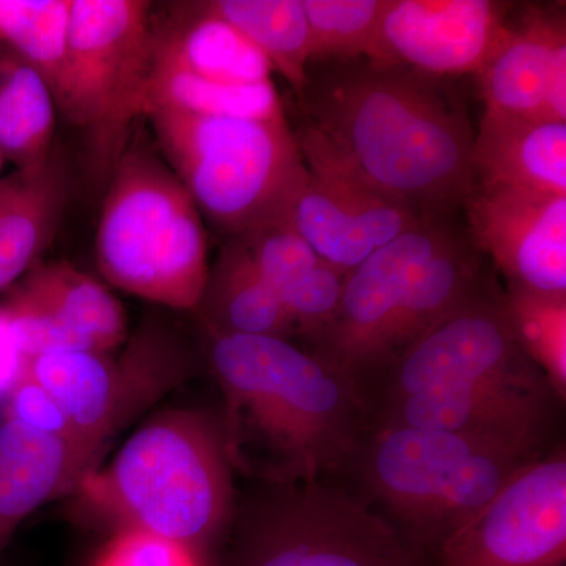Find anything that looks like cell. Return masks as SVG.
Masks as SVG:
<instances>
[{"label": "cell", "instance_id": "cell-18", "mask_svg": "<svg viewBox=\"0 0 566 566\" xmlns=\"http://www.w3.org/2000/svg\"><path fill=\"white\" fill-rule=\"evenodd\" d=\"M476 77L486 111L566 122L564 10L532 6L506 21Z\"/></svg>", "mask_w": 566, "mask_h": 566}, {"label": "cell", "instance_id": "cell-20", "mask_svg": "<svg viewBox=\"0 0 566 566\" xmlns=\"http://www.w3.org/2000/svg\"><path fill=\"white\" fill-rule=\"evenodd\" d=\"M471 161L475 186L566 196V122L485 109Z\"/></svg>", "mask_w": 566, "mask_h": 566}, {"label": "cell", "instance_id": "cell-2", "mask_svg": "<svg viewBox=\"0 0 566 566\" xmlns=\"http://www.w3.org/2000/svg\"><path fill=\"white\" fill-rule=\"evenodd\" d=\"M233 471L259 483L318 482L352 465L367 411L356 387L286 338L208 335Z\"/></svg>", "mask_w": 566, "mask_h": 566}, {"label": "cell", "instance_id": "cell-1", "mask_svg": "<svg viewBox=\"0 0 566 566\" xmlns=\"http://www.w3.org/2000/svg\"><path fill=\"white\" fill-rule=\"evenodd\" d=\"M322 134L376 192L423 221H453L475 189L474 129L442 77L363 61L308 66L297 95Z\"/></svg>", "mask_w": 566, "mask_h": 566}, {"label": "cell", "instance_id": "cell-12", "mask_svg": "<svg viewBox=\"0 0 566 566\" xmlns=\"http://www.w3.org/2000/svg\"><path fill=\"white\" fill-rule=\"evenodd\" d=\"M434 566H566L564 447L510 476L439 545Z\"/></svg>", "mask_w": 566, "mask_h": 566}, {"label": "cell", "instance_id": "cell-6", "mask_svg": "<svg viewBox=\"0 0 566 566\" xmlns=\"http://www.w3.org/2000/svg\"><path fill=\"white\" fill-rule=\"evenodd\" d=\"M96 262L107 282L140 300L196 311L207 285L203 216L174 170L142 145L107 181Z\"/></svg>", "mask_w": 566, "mask_h": 566}, {"label": "cell", "instance_id": "cell-21", "mask_svg": "<svg viewBox=\"0 0 566 566\" xmlns=\"http://www.w3.org/2000/svg\"><path fill=\"white\" fill-rule=\"evenodd\" d=\"M65 202V172L55 156L39 170H14L0 180V293L39 264L57 232Z\"/></svg>", "mask_w": 566, "mask_h": 566}, {"label": "cell", "instance_id": "cell-35", "mask_svg": "<svg viewBox=\"0 0 566 566\" xmlns=\"http://www.w3.org/2000/svg\"><path fill=\"white\" fill-rule=\"evenodd\" d=\"M25 367V357L21 353L7 315L0 307V397H7Z\"/></svg>", "mask_w": 566, "mask_h": 566}, {"label": "cell", "instance_id": "cell-3", "mask_svg": "<svg viewBox=\"0 0 566 566\" xmlns=\"http://www.w3.org/2000/svg\"><path fill=\"white\" fill-rule=\"evenodd\" d=\"M76 493L115 532L169 539L211 566L237 506L221 417L197 409L153 416Z\"/></svg>", "mask_w": 566, "mask_h": 566}, {"label": "cell", "instance_id": "cell-16", "mask_svg": "<svg viewBox=\"0 0 566 566\" xmlns=\"http://www.w3.org/2000/svg\"><path fill=\"white\" fill-rule=\"evenodd\" d=\"M560 401L551 386L468 385L389 398L367 416H375L374 427L483 436L545 455Z\"/></svg>", "mask_w": 566, "mask_h": 566}, {"label": "cell", "instance_id": "cell-28", "mask_svg": "<svg viewBox=\"0 0 566 566\" xmlns=\"http://www.w3.org/2000/svg\"><path fill=\"white\" fill-rule=\"evenodd\" d=\"M311 31V65L378 62L387 0H303Z\"/></svg>", "mask_w": 566, "mask_h": 566}, {"label": "cell", "instance_id": "cell-32", "mask_svg": "<svg viewBox=\"0 0 566 566\" xmlns=\"http://www.w3.org/2000/svg\"><path fill=\"white\" fill-rule=\"evenodd\" d=\"M348 274L319 260L303 281L282 297L283 307L292 316L296 334L308 344L329 327L340 307Z\"/></svg>", "mask_w": 566, "mask_h": 566}, {"label": "cell", "instance_id": "cell-19", "mask_svg": "<svg viewBox=\"0 0 566 566\" xmlns=\"http://www.w3.org/2000/svg\"><path fill=\"white\" fill-rule=\"evenodd\" d=\"M95 465L80 447L17 420L0 423V556L40 506L76 493Z\"/></svg>", "mask_w": 566, "mask_h": 566}, {"label": "cell", "instance_id": "cell-34", "mask_svg": "<svg viewBox=\"0 0 566 566\" xmlns=\"http://www.w3.org/2000/svg\"><path fill=\"white\" fill-rule=\"evenodd\" d=\"M93 566H205L186 547L144 534V532H115Z\"/></svg>", "mask_w": 566, "mask_h": 566}, {"label": "cell", "instance_id": "cell-29", "mask_svg": "<svg viewBox=\"0 0 566 566\" xmlns=\"http://www.w3.org/2000/svg\"><path fill=\"white\" fill-rule=\"evenodd\" d=\"M506 318L517 346L545 374L558 397H566V294L506 285Z\"/></svg>", "mask_w": 566, "mask_h": 566}, {"label": "cell", "instance_id": "cell-7", "mask_svg": "<svg viewBox=\"0 0 566 566\" xmlns=\"http://www.w3.org/2000/svg\"><path fill=\"white\" fill-rule=\"evenodd\" d=\"M222 566H434L367 502L318 482L259 483L234 506Z\"/></svg>", "mask_w": 566, "mask_h": 566}, {"label": "cell", "instance_id": "cell-14", "mask_svg": "<svg viewBox=\"0 0 566 566\" xmlns=\"http://www.w3.org/2000/svg\"><path fill=\"white\" fill-rule=\"evenodd\" d=\"M6 303L25 359L59 352L111 353L128 338L120 301L69 262L39 263Z\"/></svg>", "mask_w": 566, "mask_h": 566}, {"label": "cell", "instance_id": "cell-22", "mask_svg": "<svg viewBox=\"0 0 566 566\" xmlns=\"http://www.w3.org/2000/svg\"><path fill=\"white\" fill-rule=\"evenodd\" d=\"M488 281L482 253L476 251L468 233L457 230L409 286L387 335L385 364L378 379L409 345L468 303Z\"/></svg>", "mask_w": 566, "mask_h": 566}, {"label": "cell", "instance_id": "cell-24", "mask_svg": "<svg viewBox=\"0 0 566 566\" xmlns=\"http://www.w3.org/2000/svg\"><path fill=\"white\" fill-rule=\"evenodd\" d=\"M196 14L172 28H155V57L219 84L252 87L273 82V66L229 22L193 6Z\"/></svg>", "mask_w": 566, "mask_h": 566}, {"label": "cell", "instance_id": "cell-9", "mask_svg": "<svg viewBox=\"0 0 566 566\" xmlns=\"http://www.w3.org/2000/svg\"><path fill=\"white\" fill-rule=\"evenodd\" d=\"M123 345L117 356L59 352L25 359V371L59 401L98 468L129 423L196 371L188 346L163 324L144 323Z\"/></svg>", "mask_w": 566, "mask_h": 566}, {"label": "cell", "instance_id": "cell-15", "mask_svg": "<svg viewBox=\"0 0 566 566\" xmlns=\"http://www.w3.org/2000/svg\"><path fill=\"white\" fill-rule=\"evenodd\" d=\"M463 211L469 240L506 285L566 294V196L475 186Z\"/></svg>", "mask_w": 566, "mask_h": 566}, {"label": "cell", "instance_id": "cell-30", "mask_svg": "<svg viewBox=\"0 0 566 566\" xmlns=\"http://www.w3.org/2000/svg\"><path fill=\"white\" fill-rule=\"evenodd\" d=\"M71 0H0V41L50 82L69 40Z\"/></svg>", "mask_w": 566, "mask_h": 566}, {"label": "cell", "instance_id": "cell-25", "mask_svg": "<svg viewBox=\"0 0 566 566\" xmlns=\"http://www.w3.org/2000/svg\"><path fill=\"white\" fill-rule=\"evenodd\" d=\"M54 93L31 63L17 54L0 55V155L18 172H32L54 156Z\"/></svg>", "mask_w": 566, "mask_h": 566}, {"label": "cell", "instance_id": "cell-26", "mask_svg": "<svg viewBox=\"0 0 566 566\" xmlns=\"http://www.w3.org/2000/svg\"><path fill=\"white\" fill-rule=\"evenodd\" d=\"M202 6L259 48L296 95L303 92L311 66V31L303 0H214Z\"/></svg>", "mask_w": 566, "mask_h": 566}, {"label": "cell", "instance_id": "cell-27", "mask_svg": "<svg viewBox=\"0 0 566 566\" xmlns=\"http://www.w3.org/2000/svg\"><path fill=\"white\" fill-rule=\"evenodd\" d=\"M159 109L253 120L285 118L274 82L252 87L219 84L155 57L148 85L147 115Z\"/></svg>", "mask_w": 566, "mask_h": 566}, {"label": "cell", "instance_id": "cell-4", "mask_svg": "<svg viewBox=\"0 0 566 566\" xmlns=\"http://www.w3.org/2000/svg\"><path fill=\"white\" fill-rule=\"evenodd\" d=\"M539 457L483 436L374 427L349 468L365 493L397 521L398 531L427 553Z\"/></svg>", "mask_w": 566, "mask_h": 566}, {"label": "cell", "instance_id": "cell-10", "mask_svg": "<svg viewBox=\"0 0 566 566\" xmlns=\"http://www.w3.org/2000/svg\"><path fill=\"white\" fill-rule=\"evenodd\" d=\"M468 385L551 386L517 346L504 293L491 281L409 345L365 395L364 406L368 412L389 398Z\"/></svg>", "mask_w": 566, "mask_h": 566}, {"label": "cell", "instance_id": "cell-23", "mask_svg": "<svg viewBox=\"0 0 566 566\" xmlns=\"http://www.w3.org/2000/svg\"><path fill=\"white\" fill-rule=\"evenodd\" d=\"M207 335H259L290 340L292 316L266 285L243 241L223 249L196 311Z\"/></svg>", "mask_w": 566, "mask_h": 566}, {"label": "cell", "instance_id": "cell-33", "mask_svg": "<svg viewBox=\"0 0 566 566\" xmlns=\"http://www.w3.org/2000/svg\"><path fill=\"white\" fill-rule=\"evenodd\" d=\"M6 398V419L17 420L25 427L41 431V433L65 439L71 444L80 447L85 457L95 465V469H98V465L95 464L87 450L82 446L80 436L71 424L62 406L36 379H33L25 371V368Z\"/></svg>", "mask_w": 566, "mask_h": 566}, {"label": "cell", "instance_id": "cell-11", "mask_svg": "<svg viewBox=\"0 0 566 566\" xmlns=\"http://www.w3.org/2000/svg\"><path fill=\"white\" fill-rule=\"evenodd\" d=\"M457 230L453 221L424 222L371 253L348 274L334 322L308 344L353 382L363 403L381 374L387 335L409 286Z\"/></svg>", "mask_w": 566, "mask_h": 566}, {"label": "cell", "instance_id": "cell-36", "mask_svg": "<svg viewBox=\"0 0 566 566\" xmlns=\"http://www.w3.org/2000/svg\"><path fill=\"white\" fill-rule=\"evenodd\" d=\"M3 163H6V159H3L2 155H0V180H2Z\"/></svg>", "mask_w": 566, "mask_h": 566}, {"label": "cell", "instance_id": "cell-17", "mask_svg": "<svg viewBox=\"0 0 566 566\" xmlns=\"http://www.w3.org/2000/svg\"><path fill=\"white\" fill-rule=\"evenodd\" d=\"M512 6L493 0H387L378 65H400L433 77L482 70Z\"/></svg>", "mask_w": 566, "mask_h": 566}, {"label": "cell", "instance_id": "cell-8", "mask_svg": "<svg viewBox=\"0 0 566 566\" xmlns=\"http://www.w3.org/2000/svg\"><path fill=\"white\" fill-rule=\"evenodd\" d=\"M153 66L150 2L71 0L69 40L52 93L104 182L128 148L134 123L147 117Z\"/></svg>", "mask_w": 566, "mask_h": 566}, {"label": "cell", "instance_id": "cell-31", "mask_svg": "<svg viewBox=\"0 0 566 566\" xmlns=\"http://www.w3.org/2000/svg\"><path fill=\"white\" fill-rule=\"evenodd\" d=\"M238 238L281 303L282 297L322 260L289 222L260 227Z\"/></svg>", "mask_w": 566, "mask_h": 566}, {"label": "cell", "instance_id": "cell-5", "mask_svg": "<svg viewBox=\"0 0 566 566\" xmlns=\"http://www.w3.org/2000/svg\"><path fill=\"white\" fill-rule=\"evenodd\" d=\"M164 158L200 214L234 237L289 222L308 170L286 118L147 115Z\"/></svg>", "mask_w": 566, "mask_h": 566}, {"label": "cell", "instance_id": "cell-13", "mask_svg": "<svg viewBox=\"0 0 566 566\" xmlns=\"http://www.w3.org/2000/svg\"><path fill=\"white\" fill-rule=\"evenodd\" d=\"M294 136L308 178L289 223L323 262L349 274L401 233L430 222L376 192L307 123Z\"/></svg>", "mask_w": 566, "mask_h": 566}]
</instances>
